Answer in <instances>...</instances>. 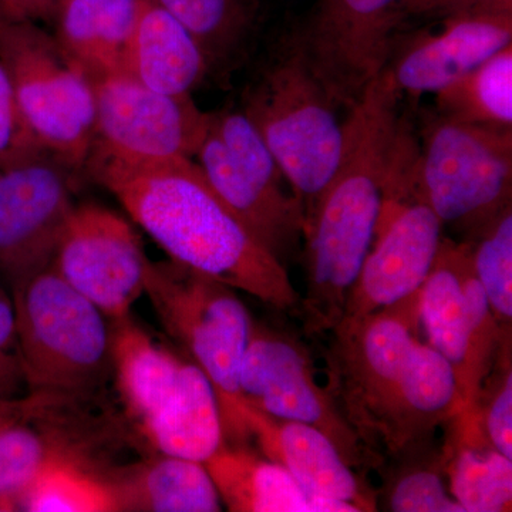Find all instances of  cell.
<instances>
[{"instance_id": "16", "label": "cell", "mask_w": 512, "mask_h": 512, "mask_svg": "<svg viewBox=\"0 0 512 512\" xmlns=\"http://www.w3.org/2000/svg\"><path fill=\"white\" fill-rule=\"evenodd\" d=\"M473 244L443 238L439 255L420 291V323L427 343L450 363L456 377L460 412L476 407L485 380L503 352H494L478 338L464 295V271Z\"/></svg>"}, {"instance_id": "29", "label": "cell", "mask_w": 512, "mask_h": 512, "mask_svg": "<svg viewBox=\"0 0 512 512\" xmlns=\"http://www.w3.org/2000/svg\"><path fill=\"white\" fill-rule=\"evenodd\" d=\"M443 458L433 466L407 468L387 490V507L394 512H464L444 484Z\"/></svg>"}, {"instance_id": "10", "label": "cell", "mask_w": 512, "mask_h": 512, "mask_svg": "<svg viewBox=\"0 0 512 512\" xmlns=\"http://www.w3.org/2000/svg\"><path fill=\"white\" fill-rule=\"evenodd\" d=\"M92 80L94 141L87 168L124 167L194 160L210 131L212 113L191 96L154 92L126 73Z\"/></svg>"}, {"instance_id": "23", "label": "cell", "mask_w": 512, "mask_h": 512, "mask_svg": "<svg viewBox=\"0 0 512 512\" xmlns=\"http://www.w3.org/2000/svg\"><path fill=\"white\" fill-rule=\"evenodd\" d=\"M120 511L218 512L222 501L200 461L161 454L111 478Z\"/></svg>"}, {"instance_id": "31", "label": "cell", "mask_w": 512, "mask_h": 512, "mask_svg": "<svg viewBox=\"0 0 512 512\" xmlns=\"http://www.w3.org/2000/svg\"><path fill=\"white\" fill-rule=\"evenodd\" d=\"M39 150L43 148L22 119L9 74L0 59V163Z\"/></svg>"}, {"instance_id": "5", "label": "cell", "mask_w": 512, "mask_h": 512, "mask_svg": "<svg viewBox=\"0 0 512 512\" xmlns=\"http://www.w3.org/2000/svg\"><path fill=\"white\" fill-rule=\"evenodd\" d=\"M242 111L274 154L306 222L339 168L345 127L295 36L248 87Z\"/></svg>"}, {"instance_id": "28", "label": "cell", "mask_w": 512, "mask_h": 512, "mask_svg": "<svg viewBox=\"0 0 512 512\" xmlns=\"http://www.w3.org/2000/svg\"><path fill=\"white\" fill-rule=\"evenodd\" d=\"M471 261L491 311L501 328L511 332L512 320V212H501L478 234Z\"/></svg>"}, {"instance_id": "15", "label": "cell", "mask_w": 512, "mask_h": 512, "mask_svg": "<svg viewBox=\"0 0 512 512\" xmlns=\"http://www.w3.org/2000/svg\"><path fill=\"white\" fill-rule=\"evenodd\" d=\"M150 262L130 222L109 208L82 204L64 225L50 268L117 320L144 295Z\"/></svg>"}, {"instance_id": "25", "label": "cell", "mask_w": 512, "mask_h": 512, "mask_svg": "<svg viewBox=\"0 0 512 512\" xmlns=\"http://www.w3.org/2000/svg\"><path fill=\"white\" fill-rule=\"evenodd\" d=\"M436 106L447 119L512 128V43L436 92Z\"/></svg>"}, {"instance_id": "4", "label": "cell", "mask_w": 512, "mask_h": 512, "mask_svg": "<svg viewBox=\"0 0 512 512\" xmlns=\"http://www.w3.org/2000/svg\"><path fill=\"white\" fill-rule=\"evenodd\" d=\"M110 322L111 365L121 400L141 436L161 454L205 463L225 444L210 379L130 315Z\"/></svg>"}, {"instance_id": "18", "label": "cell", "mask_w": 512, "mask_h": 512, "mask_svg": "<svg viewBox=\"0 0 512 512\" xmlns=\"http://www.w3.org/2000/svg\"><path fill=\"white\" fill-rule=\"evenodd\" d=\"M239 420L244 441L254 439L262 456L284 467L311 497L348 504L356 512L376 511L372 488L316 427L275 419L245 403Z\"/></svg>"}, {"instance_id": "32", "label": "cell", "mask_w": 512, "mask_h": 512, "mask_svg": "<svg viewBox=\"0 0 512 512\" xmlns=\"http://www.w3.org/2000/svg\"><path fill=\"white\" fill-rule=\"evenodd\" d=\"M26 386L12 295L0 284V394L16 399Z\"/></svg>"}, {"instance_id": "22", "label": "cell", "mask_w": 512, "mask_h": 512, "mask_svg": "<svg viewBox=\"0 0 512 512\" xmlns=\"http://www.w3.org/2000/svg\"><path fill=\"white\" fill-rule=\"evenodd\" d=\"M450 423L453 431L441 458L451 495L464 512L511 511L512 460L485 437L476 407Z\"/></svg>"}, {"instance_id": "26", "label": "cell", "mask_w": 512, "mask_h": 512, "mask_svg": "<svg viewBox=\"0 0 512 512\" xmlns=\"http://www.w3.org/2000/svg\"><path fill=\"white\" fill-rule=\"evenodd\" d=\"M19 511L120 512V505L111 477L96 473L84 456H62L37 474Z\"/></svg>"}, {"instance_id": "3", "label": "cell", "mask_w": 512, "mask_h": 512, "mask_svg": "<svg viewBox=\"0 0 512 512\" xmlns=\"http://www.w3.org/2000/svg\"><path fill=\"white\" fill-rule=\"evenodd\" d=\"M87 171L171 261L278 311L298 312L301 295L285 265L239 221L194 160L144 167L101 164Z\"/></svg>"}, {"instance_id": "21", "label": "cell", "mask_w": 512, "mask_h": 512, "mask_svg": "<svg viewBox=\"0 0 512 512\" xmlns=\"http://www.w3.org/2000/svg\"><path fill=\"white\" fill-rule=\"evenodd\" d=\"M144 0H60L52 33L90 79L123 72V60Z\"/></svg>"}, {"instance_id": "24", "label": "cell", "mask_w": 512, "mask_h": 512, "mask_svg": "<svg viewBox=\"0 0 512 512\" xmlns=\"http://www.w3.org/2000/svg\"><path fill=\"white\" fill-rule=\"evenodd\" d=\"M200 45L211 72L227 73L247 52L259 0H156Z\"/></svg>"}, {"instance_id": "8", "label": "cell", "mask_w": 512, "mask_h": 512, "mask_svg": "<svg viewBox=\"0 0 512 512\" xmlns=\"http://www.w3.org/2000/svg\"><path fill=\"white\" fill-rule=\"evenodd\" d=\"M0 59L22 119L47 153L86 171L94 141L90 77L36 22L0 15Z\"/></svg>"}, {"instance_id": "14", "label": "cell", "mask_w": 512, "mask_h": 512, "mask_svg": "<svg viewBox=\"0 0 512 512\" xmlns=\"http://www.w3.org/2000/svg\"><path fill=\"white\" fill-rule=\"evenodd\" d=\"M403 20V0H319L295 37L336 107L352 110L386 70Z\"/></svg>"}, {"instance_id": "27", "label": "cell", "mask_w": 512, "mask_h": 512, "mask_svg": "<svg viewBox=\"0 0 512 512\" xmlns=\"http://www.w3.org/2000/svg\"><path fill=\"white\" fill-rule=\"evenodd\" d=\"M35 417L13 421L0 429V512L19 511L23 494L50 461L84 456L62 434L32 426Z\"/></svg>"}, {"instance_id": "36", "label": "cell", "mask_w": 512, "mask_h": 512, "mask_svg": "<svg viewBox=\"0 0 512 512\" xmlns=\"http://www.w3.org/2000/svg\"><path fill=\"white\" fill-rule=\"evenodd\" d=\"M15 421H18V420H15ZM9 423H13V421H9ZM9 423L0 424V429H2L3 426H6V424H9Z\"/></svg>"}, {"instance_id": "35", "label": "cell", "mask_w": 512, "mask_h": 512, "mask_svg": "<svg viewBox=\"0 0 512 512\" xmlns=\"http://www.w3.org/2000/svg\"><path fill=\"white\" fill-rule=\"evenodd\" d=\"M60 0H0V15L13 20L39 22L52 18Z\"/></svg>"}, {"instance_id": "11", "label": "cell", "mask_w": 512, "mask_h": 512, "mask_svg": "<svg viewBox=\"0 0 512 512\" xmlns=\"http://www.w3.org/2000/svg\"><path fill=\"white\" fill-rule=\"evenodd\" d=\"M239 393L258 412L316 427L356 471L379 463L328 387L316 380L308 350L291 336L252 325L239 369Z\"/></svg>"}, {"instance_id": "30", "label": "cell", "mask_w": 512, "mask_h": 512, "mask_svg": "<svg viewBox=\"0 0 512 512\" xmlns=\"http://www.w3.org/2000/svg\"><path fill=\"white\" fill-rule=\"evenodd\" d=\"M510 346L501 353L500 375L487 377L476 403L485 437L512 460V369Z\"/></svg>"}, {"instance_id": "7", "label": "cell", "mask_w": 512, "mask_h": 512, "mask_svg": "<svg viewBox=\"0 0 512 512\" xmlns=\"http://www.w3.org/2000/svg\"><path fill=\"white\" fill-rule=\"evenodd\" d=\"M144 295L165 332L210 379L225 441L242 444L239 369L254 325L247 306L231 286L171 259L150 262Z\"/></svg>"}, {"instance_id": "9", "label": "cell", "mask_w": 512, "mask_h": 512, "mask_svg": "<svg viewBox=\"0 0 512 512\" xmlns=\"http://www.w3.org/2000/svg\"><path fill=\"white\" fill-rule=\"evenodd\" d=\"M416 190L441 224L480 234L511 207L512 128L437 114L424 126Z\"/></svg>"}, {"instance_id": "17", "label": "cell", "mask_w": 512, "mask_h": 512, "mask_svg": "<svg viewBox=\"0 0 512 512\" xmlns=\"http://www.w3.org/2000/svg\"><path fill=\"white\" fill-rule=\"evenodd\" d=\"M439 32L413 39L386 70L399 92L444 89L512 43V9H483L440 19Z\"/></svg>"}, {"instance_id": "34", "label": "cell", "mask_w": 512, "mask_h": 512, "mask_svg": "<svg viewBox=\"0 0 512 512\" xmlns=\"http://www.w3.org/2000/svg\"><path fill=\"white\" fill-rule=\"evenodd\" d=\"M57 400H59L57 397L47 396V394L30 393L29 396L16 397V399H9L0 394V424L39 416Z\"/></svg>"}, {"instance_id": "1", "label": "cell", "mask_w": 512, "mask_h": 512, "mask_svg": "<svg viewBox=\"0 0 512 512\" xmlns=\"http://www.w3.org/2000/svg\"><path fill=\"white\" fill-rule=\"evenodd\" d=\"M419 325L420 292L330 332L328 389L373 453L402 456L460 413L453 369Z\"/></svg>"}, {"instance_id": "12", "label": "cell", "mask_w": 512, "mask_h": 512, "mask_svg": "<svg viewBox=\"0 0 512 512\" xmlns=\"http://www.w3.org/2000/svg\"><path fill=\"white\" fill-rule=\"evenodd\" d=\"M416 170L417 160L409 161L390 181L375 241L340 322L406 301L426 282L439 255L444 225L417 195Z\"/></svg>"}, {"instance_id": "20", "label": "cell", "mask_w": 512, "mask_h": 512, "mask_svg": "<svg viewBox=\"0 0 512 512\" xmlns=\"http://www.w3.org/2000/svg\"><path fill=\"white\" fill-rule=\"evenodd\" d=\"M204 464L229 511L356 512L348 504L316 500L284 467L242 444L225 443Z\"/></svg>"}, {"instance_id": "13", "label": "cell", "mask_w": 512, "mask_h": 512, "mask_svg": "<svg viewBox=\"0 0 512 512\" xmlns=\"http://www.w3.org/2000/svg\"><path fill=\"white\" fill-rule=\"evenodd\" d=\"M79 171L45 150L0 163V284L49 268L76 207Z\"/></svg>"}, {"instance_id": "2", "label": "cell", "mask_w": 512, "mask_h": 512, "mask_svg": "<svg viewBox=\"0 0 512 512\" xmlns=\"http://www.w3.org/2000/svg\"><path fill=\"white\" fill-rule=\"evenodd\" d=\"M400 97L376 83L349 111L339 168L305 222V293L298 313L306 335L330 333L375 241L387 190L402 163L412 127Z\"/></svg>"}, {"instance_id": "33", "label": "cell", "mask_w": 512, "mask_h": 512, "mask_svg": "<svg viewBox=\"0 0 512 512\" xmlns=\"http://www.w3.org/2000/svg\"><path fill=\"white\" fill-rule=\"evenodd\" d=\"M483 9H512V0H403V15L443 19Z\"/></svg>"}, {"instance_id": "19", "label": "cell", "mask_w": 512, "mask_h": 512, "mask_svg": "<svg viewBox=\"0 0 512 512\" xmlns=\"http://www.w3.org/2000/svg\"><path fill=\"white\" fill-rule=\"evenodd\" d=\"M121 73L154 92L191 96L210 74V67L183 23L156 0H144Z\"/></svg>"}, {"instance_id": "6", "label": "cell", "mask_w": 512, "mask_h": 512, "mask_svg": "<svg viewBox=\"0 0 512 512\" xmlns=\"http://www.w3.org/2000/svg\"><path fill=\"white\" fill-rule=\"evenodd\" d=\"M9 291L29 392L70 400L96 390L113 370L110 319L50 266Z\"/></svg>"}]
</instances>
